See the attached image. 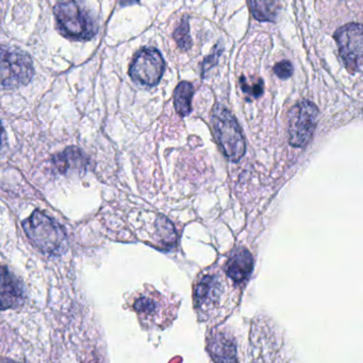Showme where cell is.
<instances>
[{
  "mask_svg": "<svg viewBox=\"0 0 363 363\" xmlns=\"http://www.w3.org/2000/svg\"><path fill=\"white\" fill-rule=\"evenodd\" d=\"M238 298L220 272L200 275L194 286V307L198 320L202 323L223 321L236 308Z\"/></svg>",
  "mask_w": 363,
  "mask_h": 363,
  "instance_id": "6da1fadb",
  "label": "cell"
},
{
  "mask_svg": "<svg viewBox=\"0 0 363 363\" xmlns=\"http://www.w3.org/2000/svg\"><path fill=\"white\" fill-rule=\"evenodd\" d=\"M246 363H294L285 337L269 320L260 318L251 323Z\"/></svg>",
  "mask_w": 363,
  "mask_h": 363,
  "instance_id": "7a4b0ae2",
  "label": "cell"
},
{
  "mask_svg": "<svg viewBox=\"0 0 363 363\" xmlns=\"http://www.w3.org/2000/svg\"><path fill=\"white\" fill-rule=\"evenodd\" d=\"M28 238L44 253L61 255L67 247V235L63 226L53 218L40 211H34L23 222Z\"/></svg>",
  "mask_w": 363,
  "mask_h": 363,
  "instance_id": "3957f363",
  "label": "cell"
},
{
  "mask_svg": "<svg viewBox=\"0 0 363 363\" xmlns=\"http://www.w3.org/2000/svg\"><path fill=\"white\" fill-rule=\"evenodd\" d=\"M211 119L217 143L226 159L232 163L240 161L245 153V140L236 118L227 108L217 106Z\"/></svg>",
  "mask_w": 363,
  "mask_h": 363,
  "instance_id": "277c9868",
  "label": "cell"
},
{
  "mask_svg": "<svg viewBox=\"0 0 363 363\" xmlns=\"http://www.w3.org/2000/svg\"><path fill=\"white\" fill-rule=\"evenodd\" d=\"M58 28L65 38L70 40H91L97 27L93 19L75 0H62L53 10Z\"/></svg>",
  "mask_w": 363,
  "mask_h": 363,
  "instance_id": "5b68a950",
  "label": "cell"
},
{
  "mask_svg": "<svg viewBox=\"0 0 363 363\" xmlns=\"http://www.w3.org/2000/svg\"><path fill=\"white\" fill-rule=\"evenodd\" d=\"M33 74V64L27 53L15 47L0 46V89L23 86Z\"/></svg>",
  "mask_w": 363,
  "mask_h": 363,
  "instance_id": "8992f818",
  "label": "cell"
},
{
  "mask_svg": "<svg viewBox=\"0 0 363 363\" xmlns=\"http://www.w3.org/2000/svg\"><path fill=\"white\" fill-rule=\"evenodd\" d=\"M319 110L313 102L305 100L290 110L288 114V133L290 144L304 148L310 142L319 121Z\"/></svg>",
  "mask_w": 363,
  "mask_h": 363,
  "instance_id": "52a82bcc",
  "label": "cell"
},
{
  "mask_svg": "<svg viewBox=\"0 0 363 363\" xmlns=\"http://www.w3.org/2000/svg\"><path fill=\"white\" fill-rule=\"evenodd\" d=\"M164 66L163 57L157 49L144 48L134 57L129 74L134 82L144 86H153L159 83Z\"/></svg>",
  "mask_w": 363,
  "mask_h": 363,
  "instance_id": "ba28073f",
  "label": "cell"
},
{
  "mask_svg": "<svg viewBox=\"0 0 363 363\" xmlns=\"http://www.w3.org/2000/svg\"><path fill=\"white\" fill-rule=\"evenodd\" d=\"M343 63L351 74L362 69V27L360 23L343 26L335 34Z\"/></svg>",
  "mask_w": 363,
  "mask_h": 363,
  "instance_id": "9c48e42d",
  "label": "cell"
},
{
  "mask_svg": "<svg viewBox=\"0 0 363 363\" xmlns=\"http://www.w3.org/2000/svg\"><path fill=\"white\" fill-rule=\"evenodd\" d=\"M134 309L147 323L162 330L172 324L177 315L176 305L170 304L168 298L159 294L141 296L134 303Z\"/></svg>",
  "mask_w": 363,
  "mask_h": 363,
  "instance_id": "30bf717a",
  "label": "cell"
},
{
  "mask_svg": "<svg viewBox=\"0 0 363 363\" xmlns=\"http://www.w3.org/2000/svg\"><path fill=\"white\" fill-rule=\"evenodd\" d=\"M207 345L215 363H239L236 338L227 330H215L211 333Z\"/></svg>",
  "mask_w": 363,
  "mask_h": 363,
  "instance_id": "8fae6325",
  "label": "cell"
},
{
  "mask_svg": "<svg viewBox=\"0 0 363 363\" xmlns=\"http://www.w3.org/2000/svg\"><path fill=\"white\" fill-rule=\"evenodd\" d=\"M25 302V289L6 267L0 268V311L17 308Z\"/></svg>",
  "mask_w": 363,
  "mask_h": 363,
  "instance_id": "7c38bea8",
  "label": "cell"
},
{
  "mask_svg": "<svg viewBox=\"0 0 363 363\" xmlns=\"http://www.w3.org/2000/svg\"><path fill=\"white\" fill-rule=\"evenodd\" d=\"M254 259L247 250L237 251L226 264V274L234 284L242 285L251 277L253 272Z\"/></svg>",
  "mask_w": 363,
  "mask_h": 363,
  "instance_id": "4fadbf2b",
  "label": "cell"
},
{
  "mask_svg": "<svg viewBox=\"0 0 363 363\" xmlns=\"http://www.w3.org/2000/svg\"><path fill=\"white\" fill-rule=\"evenodd\" d=\"M55 167L58 172L62 174H68V172H87L89 166V160L87 155L76 147H70L65 149L63 152L55 155L53 159Z\"/></svg>",
  "mask_w": 363,
  "mask_h": 363,
  "instance_id": "5bb4252c",
  "label": "cell"
},
{
  "mask_svg": "<svg viewBox=\"0 0 363 363\" xmlns=\"http://www.w3.org/2000/svg\"><path fill=\"white\" fill-rule=\"evenodd\" d=\"M193 94V85L190 82L179 83L178 86L175 89V108L180 116H188L191 113Z\"/></svg>",
  "mask_w": 363,
  "mask_h": 363,
  "instance_id": "9a60e30c",
  "label": "cell"
},
{
  "mask_svg": "<svg viewBox=\"0 0 363 363\" xmlns=\"http://www.w3.org/2000/svg\"><path fill=\"white\" fill-rule=\"evenodd\" d=\"M251 12L257 21H276L279 0H251Z\"/></svg>",
  "mask_w": 363,
  "mask_h": 363,
  "instance_id": "2e32d148",
  "label": "cell"
},
{
  "mask_svg": "<svg viewBox=\"0 0 363 363\" xmlns=\"http://www.w3.org/2000/svg\"><path fill=\"white\" fill-rule=\"evenodd\" d=\"M157 224L158 240L166 247L174 245L176 241V232L173 224L163 217L159 218Z\"/></svg>",
  "mask_w": 363,
  "mask_h": 363,
  "instance_id": "e0dca14e",
  "label": "cell"
},
{
  "mask_svg": "<svg viewBox=\"0 0 363 363\" xmlns=\"http://www.w3.org/2000/svg\"><path fill=\"white\" fill-rule=\"evenodd\" d=\"M240 86L247 98H259L264 94V84L262 79H249L241 77Z\"/></svg>",
  "mask_w": 363,
  "mask_h": 363,
  "instance_id": "ac0fdd59",
  "label": "cell"
},
{
  "mask_svg": "<svg viewBox=\"0 0 363 363\" xmlns=\"http://www.w3.org/2000/svg\"><path fill=\"white\" fill-rule=\"evenodd\" d=\"M175 40L181 49H189L192 46L191 36H190L189 17L185 16L180 25L176 28L174 33Z\"/></svg>",
  "mask_w": 363,
  "mask_h": 363,
  "instance_id": "d6986e66",
  "label": "cell"
},
{
  "mask_svg": "<svg viewBox=\"0 0 363 363\" xmlns=\"http://www.w3.org/2000/svg\"><path fill=\"white\" fill-rule=\"evenodd\" d=\"M274 72L278 78L285 80L293 74V65L289 61L279 62L274 66Z\"/></svg>",
  "mask_w": 363,
  "mask_h": 363,
  "instance_id": "ffe728a7",
  "label": "cell"
},
{
  "mask_svg": "<svg viewBox=\"0 0 363 363\" xmlns=\"http://www.w3.org/2000/svg\"><path fill=\"white\" fill-rule=\"evenodd\" d=\"M222 50L220 49V51L215 50L213 52V55L211 57H207L206 61L204 63V72H206L209 68L212 67L215 63H217V59H219L220 55H221Z\"/></svg>",
  "mask_w": 363,
  "mask_h": 363,
  "instance_id": "44dd1931",
  "label": "cell"
},
{
  "mask_svg": "<svg viewBox=\"0 0 363 363\" xmlns=\"http://www.w3.org/2000/svg\"><path fill=\"white\" fill-rule=\"evenodd\" d=\"M4 140H6V133H4V127H2L1 123H0V151H1L2 147H4Z\"/></svg>",
  "mask_w": 363,
  "mask_h": 363,
  "instance_id": "7402d4cb",
  "label": "cell"
},
{
  "mask_svg": "<svg viewBox=\"0 0 363 363\" xmlns=\"http://www.w3.org/2000/svg\"><path fill=\"white\" fill-rule=\"evenodd\" d=\"M139 0H119L121 6H131V4H138Z\"/></svg>",
  "mask_w": 363,
  "mask_h": 363,
  "instance_id": "603a6c76",
  "label": "cell"
},
{
  "mask_svg": "<svg viewBox=\"0 0 363 363\" xmlns=\"http://www.w3.org/2000/svg\"><path fill=\"white\" fill-rule=\"evenodd\" d=\"M6 363H15V362H6Z\"/></svg>",
  "mask_w": 363,
  "mask_h": 363,
  "instance_id": "cb8c5ba5",
  "label": "cell"
}]
</instances>
